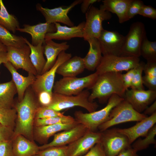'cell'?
I'll list each match as a JSON object with an SVG mask.
<instances>
[{
    "mask_svg": "<svg viewBox=\"0 0 156 156\" xmlns=\"http://www.w3.org/2000/svg\"><path fill=\"white\" fill-rule=\"evenodd\" d=\"M40 106L36 96L30 86L26 90L23 100L14 105L17 116L13 138L21 135L33 142L34 121Z\"/></svg>",
    "mask_w": 156,
    "mask_h": 156,
    "instance_id": "1",
    "label": "cell"
},
{
    "mask_svg": "<svg viewBox=\"0 0 156 156\" xmlns=\"http://www.w3.org/2000/svg\"><path fill=\"white\" fill-rule=\"evenodd\" d=\"M120 73L108 72L99 75L92 87L89 100L91 102L97 99L101 103L107 101L114 94L124 98L126 90Z\"/></svg>",
    "mask_w": 156,
    "mask_h": 156,
    "instance_id": "2",
    "label": "cell"
},
{
    "mask_svg": "<svg viewBox=\"0 0 156 156\" xmlns=\"http://www.w3.org/2000/svg\"><path fill=\"white\" fill-rule=\"evenodd\" d=\"M124 99L117 94H113L103 109L88 113L76 111L74 113V118L78 123L84 125L90 131L95 132L99 126L108 120L112 109Z\"/></svg>",
    "mask_w": 156,
    "mask_h": 156,
    "instance_id": "3",
    "label": "cell"
},
{
    "mask_svg": "<svg viewBox=\"0 0 156 156\" xmlns=\"http://www.w3.org/2000/svg\"><path fill=\"white\" fill-rule=\"evenodd\" d=\"M90 93L88 89L84 90L75 95H68L53 92L51 103L47 106L55 111L60 112L75 106L84 108L89 113L94 112L98 107L95 102L89 100Z\"/></svg>",
    "mask_w": 156,
    "mask_h": 156,
    "instance_id": "4",
    "label": "cell"
},
{
    "mask_svg": "<svg viewBox=\"0 0 156 156\" xmlns=\"http://www.w3.org/2000/svg\"><path fill=\"white\" fill-rule=\"evenodd\" d=\"M98 76L95 72L81 77H63L54 84L53 92L68 95H77L85 89H91Z\"/></svg>",
    "mask_w": 156,
    "mask_h": 156,
    "instance_id": "5",
    "label": "cell"
},
{
    "mask_svg": "<svg viewBox=\"0 0 156 156\" xmlns=\"http://www.w3.org/2000/svg\"><path fill=\"white\" fill-rule=\"evenodd\" d=\"M147 117L135 110L124 99L112 109L108 120L99 126L98 129L102 132L114 125L129 122H139Z\"/></svg>",
    "mask_w": 156,
    "mask_h": 156,
    "instance_id": "6",
    "label": "cell"
},
{
    "mask_svg": "<svg viewBox=\"0 0 156 156\" xmlns=\"http://www.w3.org/2000/svg\"><path fill=\"white\" fill-rule=\"evenodd\" d=\"M85 14L83 38L85 41L92 38H98L104 29L103 22L111 18V13L100 7L98 8L92 5Z\"/></svg>",
    "mask_w": 156,
    "mask_h": 156,
    "instance_id": "7",
    "label": "cell"
},
{
    "mask_svg": "<svg viewBox=\"0 0 156 156\" xmlns=\"http://www.w3.org/2000/svg\"><path fill=\"white\" fill-rule=\"evenodd\" d=\"M140 62L139 57L103 55L95 72L99 75L106 73L128 71L136 67Z\"/></svg>",
    "mask_w": 156,
    "mask_h": 156,
    "instance_id": "8",
    "label": "cell"
},
{
    "mask_svg": "<svg viewBox=\"0 0 156 156\" xmlns=\"http://www.w3.org/2000/svg\"><path fill=\"white\" fill-rule=\"evenodd\" d=\"M146 37L143 23L138 21L132 23L128 34L125 36L124 45L120 56L139 57L140 46Z\"/></svg>",
    "mask_w": 156,
    "mask_h": 156,
    "instance_id": "9",
    "label": "cell"
},
{
    "mask_svg": "<svg viewBox=\"0 0 156 156\" xmlns=\"http://www.w3.org/2000/svg\"><path fill=\"white\" fill-rule=\"evenodd\" d=\"M72 57V54L65 51L61 52L52 67L48 71L41 75L36 76L34 82L31 86L33 90L37 94L45 91L52 93V90L57 70L63 62Z\"/></svg>",
    "mask_w": 156,
    "mask_h": 156,
    "instance_id": "10",
    "label": "cell"
},
{
    "mask_svg": "<svg viewBox=\"0 0 156 156\" xmlns=\"http://www.w3.org/2000/svg\"><path fill=\"white\" fill-rule=\"evenodd\" d=\"M101 143L107 156H117L123 150L131 147L127 137L116 128L101 132Z\"/></svg>",
    "mask_w": 156,
    "mask_h": 156,
    "instance_id": "11",
    "label": "cell"
},
{
    "mask_svg": "<svg viewBox=\"0 0 156 156\" xmlns=\"http://www.w3.org/2000/svg\"><path fill=\"white\" fill-rule=\"evenodd\" d=\"M103 55L120 56L124 45L125 36L116 31L104 29L97 38Z\"/></svg>",
    "mask_w": 156,
    "mask_h": 156,
    "instance_id": "12",
    "label": "cell"
},
{
    "mask_svg": "<svg viewBox=\"0 0 156 156\" xmlns=\"http://www.w3.org/2000/svg\"><path fill=\"white\" fill-rule=\"evenodd\" d=\"M82 0H75L68 6H61L53 9L44 8L40 3L37 4L36 7L37 10L43 16L46 22L49 23H60L71 27L74 26V24L68 14L75 6L81 3Z\"/></svg>",
    "mask_w": 156,
    "mask_h": 156,
    "instance_id": "13",
    "label": "cell"
},
{
    "mask_svg": "<svg viewBox=\"0 0 156 156\" xmlns=\"http://www.w3.org/2000/svg\"><path fill=\"white\" fill-rule=\"evenodd\" d=\"M8 61L16 70L22 69L36 76L37 72L31 61L30 49L26 44L21 48L7 47Z\"/></svg>",
    "mask_w": 156,
    "mask_h": 156,
    "instance_id": "14",
    "label": "cell"
},
{
    "mask_svg": "<svg viewBox=\"0 0 156 156\" xmlns=\"http://www.w3.org/2000/svg\"><path fill=\"white\" fill-rule=\"evenodd\" d=\"M124 98L135 110L141 113L155 101L156 91L128 89L125 91Z\"/></svg>",
    "mask_w": 156,
    "mask_h": 156,
    "instance_id": "15",
    "label": "cell"
},
{
    "mask_svg": "<svg viewBox=\"0 0 156 156\" xmlns=\"http://www.w3.org/2000/svg\"><path fill=\"white\" fill-rule=\"evenodd\" d=\"M101 132L88 130L74 142L67 145L68 156H81L87 153L95 145L101 142Z\"/></svg>",
    "mask_w": 156,
    "mask_h": 156,
    "instance_id": "16",
    "label": "cell"
},
{
    "mask_svg": "<svg viewBox=\"0 0 156 156\" xmlns=\"http://www.w3.org/2000/svg\"><path fill=\"white\" fill-rule=\"evenodd\" d=\"M88 129L83 125L78 124L72 128L55 134L51 142L39 146L40 150L55 146L68 145L84 135Z\"/></svg>",
    "mask_w": 156,
    "mask_h": 156,
    "instance_id": "17",
    "label": "cell"
},
{
    "mask_svg": "<svg viewBox=\"0 0 156 156\" xmlns=\"http://www.w3.org/2000/svg\"><path fill=\"white\" fill-rule=\"evenodd\" d=\"M156 112L147 117L135 125L125 129L116 128V130L126 136L131 144L138 138L145 137L150 129L155 124Z\"/></svg>",
    "mask_w": 156,
    "mask_h": 156,
    "instance_id": "18",
    "label": "cell"
},
{
    "mask_svg": "<svg viewBox=\"0 0 156 156\" xmlns=\"http://www.w3.org/2000/svg\"><path fill=\"white\" fill-rule=\"evenodd\" d=\"M23 26V28H20L17 31L30 34L31 37V44L34 46H36L40 43L43 44L46 34L48 33H54L56 31L54 23H49L46 22L33 25L25 24Z\"/></svg>",
    "mask_w": 156,
    "mask_h": 156,
    "instance_id": "19",
    "label": "cell"
},
{
    "mask_svg": "<svg viewBox=\"0 0 156 156\" xmlns=\"http://www.w3.org/2000/svg\"><path fill=\"white\" fill-rule=\"evenodd\" d=\"M85 24V22L83 21L77 26L68 27L61 25L59 23H55L56 31L54 33H47L45 40H68L75 37L83 38Z\"/></svg>",
    "mask_w": 156,
    "mask_h": 156,
    "instance_id": "20",
    "label": "cell"
},
{
    "mask_svg": "<svg viewBox=\"0 0 156 156\" xmlns=\"http://www.w3.org/2000/svg\"><path fill=\"white\" fill-rule=\"evenodd\" d=\"M43 45L44 53L46 60L41 75L49 70L54 64L60 53L63 51H65L69 47L66 42L58 43L51 40H45Z\"/></svg>",
    "mask_w": 156,
    "mask_h": 156,
    "instance_id": "21",
    "label": "cell"
},
{
    "mask_svg": "<svg viewBox=\"0 0 156 156\" xmlns=\"http://www.w3.org/2000/svg\"><path fill=\"white\" fill-rule=\"evenodd\" d=\"M4 66L11 73L12 80L16 88L18 101H21L24 96L27 89L31 86L35 81L36 77L34 74L28 73V75L25 77L18 73L9 61L3 64Z\"/></svg>",
    "mask_w": 156,
    "mask_h": 156,
    "instance_id": "22",
    "label": "cell"
},
{
    "mask_svg": "<svg viewBox=\"0 0 156 156\" xmlns=\"http://www.w3.org/2000/svg\"><path fill=\"white\" fill-rule=\"evenodd\" d=\"M78 124L76 121L70 123L57 124L35 127L33 130V137H34L40 143L46 144L51 136L59 131L70 129Z\"/></svg>",
    "mask_w": 156,
    "mask_h": 156,
    "instance_id": "23",
    "label": "cell"
},
{
    "mask_svg": "<svg viewBox=\"0 0 156 156\" xmlns=\"http://www.w3.org/2000/svg\"><path fill=\"white\" fill-rule=\"evenodd\" d=\"M12 144L14 156H34L40 151L39 146L34 142L21 135L13 138Z\"/></svg>",
    "mask_w": 156,
    "mask_h": 156,
    "instance_id": "24",
    "label": "cell"
},
{
    "mask_svg": "<svg viewBox=\"0 0 156 156\" xmlns=\"http://www.w3.org/2000/svg\"><path fill=\"white\" fill-rule=\"evenodd\" d=\"M132 0H104L100 6L106 11L116 14L119 23H123L129 20L127 12Z\"/></svg>",
    "mask_w": 156,
    "mask_h": 156,
    "instance_id": "25",
    "label": "cell"
},
{
    "mask_svg": "<svg viewBox=\"0 0 156 156\" xmlns=\"http://www.w3.org/2000/svg\"><path fill=\"white\" fill-rule=\"evenodd\" d=\"M89 49L86 55L83 58L85 69L94 71L99 64L103 56L99 42L97 38H92L87 41Z\"/></svg>",
    "mask_w": 156,
    "mask_h": 156,
    "instance_id": "26",
    "label": "cell"
},
{
    "mask_svg": "<svg viewBox=\"0 0 156 156\" xmlns=\"http://www.w3.org/2000/svg\"><path fill=\"white\" fill-rule=\"evenodd\" d=\"M85 69L83 58L75 56L62 64L58 68L56 73L63 77H76Z\"/></svg>",
    "mask_w": 156,
    "mask_h": 156,
    "instance_id": "27",
    "label": "cell"
},
{
    "mask_svg": "<svg viewBox=\"0 0 156 156\" xmlns=\"http://www.w3.org/2000/svg\"><path fill=\"white\" fill-rule=\"evenodd\" d=\"M24 40L26 44L30 48L29 57L31 63L37 72V75H40L46 62L43 55V44L40 43L36 46H34L26 38H24Z\"/></svg>",
    "mask_w": 156,
    "mask_h": 156,
    "instance_id": "28",
    "label": "cell"
},
{
    "mask_svg": "<svg viewBox=\"0 0 156 156\" xmlns=\"http://www.w3.org/2000/svg\"><path fill=\"white\" fill-rule=\"evenodd\" d=\"M17 93L16 86L12 79L5 83H0V106L14 107V97Z\"/></svg>",
    "mask_w": 156,
    "mask_h": 156,
    "instance_id": "29",
    "label": "cell"
},
{
    "mask_svg": "<svg viewBox=\"0 0 156 156\" xmlns=\"http://www.w3.org/2000/svg\"><path fill=\"white\" fill-rule=\"evenodd\" d=\"M0 25L14 34L20 28L17 19L9 13L2 0H0Z\"/></svg>",
    "mask_w": 156,
    "mask_h": 156,
    "instance_id": "30",
    "label": "cell"
},
{
    "mask_svg": "<svg viewBox=\"0 0 156 156\" xmlns=\"http://www.w3.org/2000/svg\"><path fill=\"white\" fill-rule=\"evenodd\" d=\"M0 41L6 47L21 48L25 44L24 38L11 33L0 25Z\"/></svg>",
    "mask_w": 156,
    "mask_h": 156,
    "instance_id": "31",
    "label": "cell"
},
{
    "mask_svg": "<svg viewBox=\"0 0 156 156\" xmlns=\"http://www.w3.org/2000/svg\"><path fill=\"white\" fill-rule=\"evenodd\" d=\"M140 53L147 62H156V42L150 41L145 37L141 43Z\"/></svg>",
    "mask_w": 156,
    "mask_h": 156,
    "instance_id": "32",
    "label": "cell"
},
{
    "mask_svg": "<svg viewBox=\"0 0 156 156\" xmlns=\"http://www.w3.org/2000/svg\"><path fill=\"white\" fill-rule=\"evenodd\" d=\"M14 107L8 108L0 106V123L14 130L17 118Z\"/></svg>",
    "mask_w": 156,
    "mask_h": 156,
    "instance_id": "33",
    "label": "cell"
},
{
    "mask_svg": "<svg viewBox=\"0 0 156 156\" xmlns=\"http://www.w3.org/2000/svg\"><path fill=\"white\" fill-rule=\"evenodd\" d=\"M75 122V120L73 117L64 115L62 116L35 118L34 125L35 127H38L57 124L70 123Z\"/></svg>",
    "mask_w": 156,
    "mask_h": 156,
    "instance_id": "34",
    "label": "cell"
},
{
    "mask_svg": "<svg viewBox=\"0 0 156 156\" xmlns=\"http://www.w3.org/2000/svg\"><path fill=\"white\" fill-rule=\"evenodd\" d=\"M156 135V125L155 124L149 131L143 139L140 138L133 144L132 147L137 152L148 148L151 144H155V137Z\"/></svg>",
    "mask_w": 156,
    "mask_h": 156,
    "instance_id": "35",
    "label": "cell"
},
{
    "mask_svg": "<svg viewBox=\"0 0 156 156\" xmlns=\"http://www.w3.org/2000/svg\"><path fill=\"white\" fill-rule=\"evenodd\" d=\"M39 156H68L67 146H55L40 150Z\"/></svg>",
    "mask_w": 156,
    "mask_h": 156,
    "instance_id": "36",
    "label": "cell"
},
{
    "mask_svg": "<svg viewBox=\"0 0 156 156\" xmlns=\"http://www.w3.org/2000/svg\"><path fill=\"white\" fill-rule=\"evenodd\" d=\"M145 63L140 62L136 67V70L133 78L130 88L132 89L144 90L142 82V73Z\"/></svg>",
    "mask_w": 156,
    "mask_h": 156,
    "instance_id": "37",
    "label": "cell"
},
{
    "mask_svg": "<svg viewBox=\"0 0 156 156\" xmlns=\"http://www.w3.org/2000/svg\"><path fill=\"white\" fill-rule=\"evenodd\" d=\"M63 114L47 107L40 106L36 113L35 118H42L54 117L62 116Z\"/></svg>",
    "mask_w": 156,
    "mask_h": 156,
    "instance_id": "38",
    "label": "cell"
},
{
    "mask_svg": "<svg viewBox=\"0 0 156 156\" xmlns=\"http://www.w3.org/2000/svg\"><path fill=\"white\" fill-rule=\"evenodd\" d=\"M143 2L140 0H132L130 3L127 11V15L129 20L138 14L143 6Z\"/></svg>",
    "mask_w": 156,
    "mask_h": 156,
    "instance_id": "39",
    "label": "cell"
},
{
    "mask_svg": "<svg viewBox=\"0 0 156 156\" xmlns=\"http://www.w3.org/2000/svg\"><path fill=\"white\" fill-rule=\"evenodd\" d=\"M52 93L44 91L36 94L40 106L47 107L51 103L52 99Z\"/></svg>",
    "mask_w": 156,
    "mask_h": 156,
    "instance_id": "40",
    "label": "cell"
},
{
    "mask_svg": "<svg viewBox=\"0 0 156 156\" xmlns=\"http://www.w3.org/2000/svg\"><path fill=\"white\" fill-rule=\"evenodd\" d=\"M14 130L0 123V142L12 140Z\"/></svg>",
    "mask_w": 156,
    "mask_h": 156,
    "instance_id": "41",
    "label": "cell"
},
{
    "mask_svg": "<svg viewBox=\"0 0 156 156\" xmlns=\"http://www.w3.org/2000/svg\"><path fill=\"white\" fill-rule=\"evenodd\" d=\"M0 156H14L12 140L0 142Z\"/></svg>",
    "mask_w": 156,
    "mask_h": 156,
    "instance_id": "42",
    "label": "cell"
},
{
    "mask_svg": "<svg viewBox=\"0 0 156 156\" xmlns=\"http://www.w3.org/2000/svg\"><path fill=\"white\" fill-rule=\"evenodd\" d=\"M138 14L154 20L156 19V9L151 5L144 4Z\"/></svg>",
    "mask_w": 156,
    "mask_h": 156,
    "instance_id": "43",
    "label": "cell"
},
{
    "mask_svg": "<svg viewBox=\"0 0 156 156\" xmlns=\"http://www.w3.org/2000/svg\"><path fill=\"white\" fill-rule=\"evenodd\" d=\"M81 156H107L101 142L95 145L86 154Z\"/></svg>",
    "mask_w": 156,
    "mask_h": 156,
    "instance_id": "44",
    "label": "cell"
},
{
    "mask_svg": "<svg viewBox=\"0 0 156 156\" xmlns=\"http://www.w3.org/2000/svg\"><path fill=\"white\" fill-rule=\"evenodd\" d=\"M136 67L130 69L126 73L122 75L124 86L126 90L130 88L131 82L135 73Z\"/></svg>",
    "mask_w": 156,
    "mask_h": 156,
    "instance_id": "45",
    "label": "cell"
},
{
    "mask_svg": "<svg viewBox=\"0 0 156 156\" xmlns=\"http://www.w3.org/2000/svg\"><path fill=\"white\" fill-rule=\"evenodd\" d=\"M142 82L148 90L156 91V77L145 75L142 77Z\"/></svg>",
    "mask_w": 156,
    "mask_h": 156,
    "instance_id": "46",
    "label": "cell"
},
{
    "mask_svg": "<svg viewBox=\"0 0 156 156\" xmlns=\"http://www.w3.org/2000/svg\"><path fill=\"white\" fill-rule=\"evenodd\" d=\"M143 71L145 75L156 77V62H147L144 64Z\"/></svg>",
    "mask_w": 156,
    "mask_h": 156,
    "instance_id": "47",
    "label": "cell"
},
{
    "mask_svg": "<svg viewBox=\"0 0 156 156\" xmlns=\"http://www.w3.org/2000/svg\"><path fill=\"white\" fill-rule=\"evenodd\" d=\"M100 1L98 0H83L81 9L83 13L86 14L90 7L94 3Z\"/></svg>",
    "mask_w": 156,
    "mask_h": 156,
    "instance_id": "48",
    "label": "cell"
},
{
    "mask_svg": "<svg viewBox=\"0 0 156 156\" xmlns=\"http://www.w3.org/2000/svg\"><path fill=\"white\" fill-rule=\"evenodd\" d=\"M137 151L131 147L120 152L117 156H139Z\"/></svg>",
    "mask_w": 156,
    "mask_h": 156,
    "instance_id": "49",
    "label": "cell"
},
{
    "mask_svg": "<svg viewBox=\"0 0 156 156\" xmlns=\"http://www.w3.org/2000/svg\"><path fill=\"white\" fill-rule=\"evenodd\" d=\"M156 112V101H155L144 111V114L150 116Z\"/></svg>",
    "mask_w": 156,
    "mask_h": 156,
    "instance_id": "50",
    "label": "cell"
},
{
    "mask_svg": "<svg viewBox=\"0 0 156 156\" xmlns=\"http://www.w3.org/2000/svg\"><path fill=\"white\" fill-rule=\"evenodd\" d=\"M9 61L8 53L7 52H0V65L5 64Z\"/></svg>",
    "mask_w": 156,
    "mask_h": 156,
    "instance_id": "51",
    "label": "cell"
},
{
    "mask_svg": "<svg viewBox=\"0 0 156 156\" xmlns=\"http://www.w3.org/2000/svg\"><path fill=\"white\" fill-rule=\"evenodd\" d=\"M7 51V47L0 41V52Z\"/></svg>",
    "mask_w": 156,
    "mask_h": 156,
    "instance_id": "52",
    "label": "cell"
},
{
    "mask_svg": "<svg viewBox=\"0 0 156 156\" xmlns=\"http://www.w3.org/2000/svg\"><path fill=\"white\" fill-rule=\"evenodd\" d=\"M34 156H39L38 155H34Z\"/></svg>",
    "mask_w": 156,
    "mask_h": 156,
    "instance_id": "53",
    "label": "cell"
}]
</instances>
